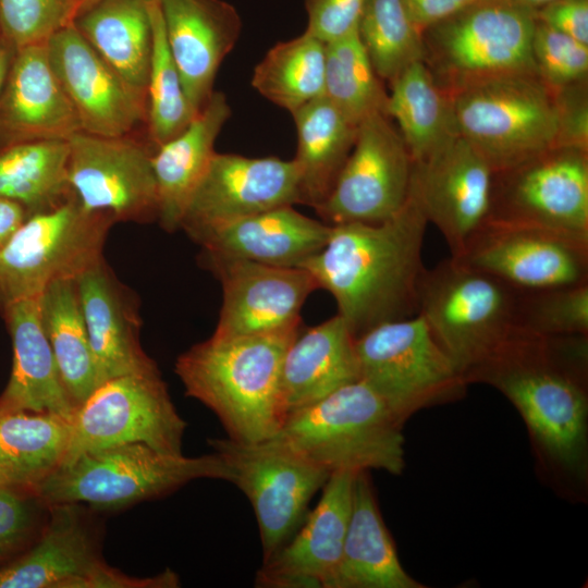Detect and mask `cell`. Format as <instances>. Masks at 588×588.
Instances as JSON below:
<instances>
[{
	"instance_id": "obj_44",
	"label": "cell",
	"mask_w": 588,
	"mask_h": 588,
	"mask_svg": "<svg viewBox=\"0 0 588 588\" xmlns=\"http://www.w3.org/2000/svg\"><path fill=\"white\" fill-rule=\"evenodd\" d=\"M48 512L49 505L36 494L0 487V564L37 538Z\"/></svg>"
},
{
	"instance_id": "obj_39",
	"label": "cell",
	"mask_w": 588,
	"mask_h": 588,
	"mask_svg": "<svg viewBox=\"0 0 588 588\" xmlns=\"http://www.w3.org/2000/svg\"><path fill=\"white\" fill-rule=\"evenodd\" d=\"M152 45L147 78V123L149 142L157 149L181 133L195 117L164 34L157 0L148 3Z\"/></svg>"
},
{
	"instance_id": "obj_6",
	"label": "cell",
	"mask_w": 588,
	"mask_h": 588,
	"mask_svg": "<svg viewBox=\"0 0 588 588\" xmlns=\"http://www.w3.org/2000/svg\"><path fill=\"white\" fill-rule=\"evenodd\" d=\"M451 98L458 134L493 172L556 147L555 93L537 72L479 81Z\"/></svg>"
},
{
	"instance_id": "obj_1",
	"label": "cell",
	"mask_w": 588,
	"mask_h": 588,
	"mask_svg": "<svg viewBox=\"0 0 588 588\" xmlns=\"http://www.w3.org/2000/svg\"><path fill=\"white\" fill-rule=\"evenodd\" d=\"M501 392L523 418L542 476L575 500L588 479V335L514 328L466 377Z\"/></svg>"
},
{
	"instance_id": "obj_36",
	"label": "cell",
	"mask_w": 588,
	"mask_h": 588,
	"mask_svg": "<svg viewBox=\"0 0 588 588\" xmlns=\"http://www.w3.org/2000/svg\"><path fill=\"white\" fill-rule=\"evenodd\" d=\"M68 163V139L0 148V198L20 204L29 217L63 205L74 196Z\"/></svg>"
},
{
	"instance_id": "obj_32",
	"label": "cell",
	"mask_w": 588,
	"mask_h": 588,
	"mask_svg": "<svg viewBox=\"0 0 588 588\" xmlns=\"http://www.w3.org/2000/svg\"><path fill=\"white\" fill-rule=\"evenodd\" d=\"M149 0H94L72 23L89 45L147 99L152 45Z\"/></svg>"
},
{
	"instance_id": "obj_43",
	"label": "cell",
	"mask_w": 588,
	"mask_h": 588,
	"mask_svg": "<svg viewBox=\"0 0 588 588\" xmlns=\"http://www.w3.org/2000/svg\"><path fill=\"white\" fill-rule=\"evenodd\" d=\"M531 47L537 73L551 88L586 82L588 45L536 20Z\"/></svg>"
},
{
	"instance_id": "obj_14",
	"label": "cell",
	"mask_w": 588,
	"mask_h": 588,
	"mask_svg": "<svg viewBox=\"0 0 588 588\" xmlns=\"http://www.w3.org/2000/svg\"><path fill=\"white\" fill-rule=\"evenodd\" d=\"M68 143L69 183L87 210L114 223L157 221L156 149L146 133L99 136L78 131Z\"/></svg>"
},
{
	"instance_id": "obj_8",
	"label": "cell",
	"mask_w": 588,
	"mask_h": 588,
	"mask_svg": "<svg viewBox=\"0 0 588 588\" xmlns=\"http://www.w3.org/2000/svg\"><path fill=\"white\" fill-rule=\"evenodd\" d=\"M516 294L517 289L452 256L425 269L417 314L465 381L514 329Z\"/></svg>"
},
{
	"instance_id": "obj_22",
	"label": "cell",
	"mask_w": 588,
	"mask_h": 588,
	"mask_svg": "<svg viewBox=\"0 0 588 588\" xmlns=\"http://www.w3.org/2000/svg\"><path fill=\"white\" fill-rule=\"evenodd\" d=\"M100 540L85 504H51L37 538L0 564V588H79L105 563Z\"/></svg>"
},
{
	"instance_id": "obj_10",
	"label": "cell",
	"mask_w": 588,
	"mask_h": 588,
	"mask_svg": "<svg viewBox=\"0 0 588 588\" xmlns=\"http://www.w3.org/2000/svg\"><path fill=\"white\" fill-rule=\"evenodd\" d=\"M73 196L63 205L28 217L0 249V315L21 299L39 297L53 281L75 279L102 256L112 225Z\"/></svg>"
},
{
	"instance_id": "obj_27",
	"label": "cell",
	"mask_w": 588,
	"mask_h": 588,
	"mask_svg": "<svg viewBox=\"0 0 588 588\" xmlns=\"http://www.w3.org/2000/svg\"><path fill=\"white\" fill-rule=\"evenodd\" d=\"M13 348L12 370L0 411L49 412L72 420L76 407L44 331L38 297L17 301L0 315Z\"/></svg>"
},
{
	"instance_id": "obj_50",
	"label": "cell",
	"mask_w": 588,
	"mask_h": 588,
	"mask_svg": "<svg viewBox=\"0 0 588 588\" xmlns=\"http://www.w3.org/2000/svg\"><path fill=\"white\" fill-rule=\"evenodd\" d=\"M14 51L8 44L0 38V94L14 54Z\"/></svg>"
},
{
	"instance_id": "obj_29",
	"label": "cell",
	"mask_w": 588,
	"mask_h": 588,
	"mask_svg": "<svg viewBox=\"0 0 588 588\" xmlns=\"http://www.w3.org/2000/svg\"><path fill=\"white\" fill-rule=\"evenodd\" d=\"M230 115L225 95L215 90L189 124L155 150L157 222L164 231L180 230L186 206L216 154V140Z\"/></svg>"
},
{
	"instance_id": "obj_45",
	"label": "cell",
	"mask_w": 588,
	"mask_h": 588,
	"mask_svg": "<svg viewBox=\"0 0 588 588\" xmlns=\"http://www.w3.org/2000/svg\"><path fill=\"white\" fill-rule=\"evenodd\" d=\"M367 0H305L306 32L323 42L332 41L358 28Z\"/></svg>"
},
{
	"instance_id": "obj_24",
	"label": "cell",
	"mask_w": 588,
	"mask_h": 588,
	"mask_svg": "<svg viewBox=\"0 0 588 588\" xmlns=\"http://www.w3.org/2000/svg\"><path fill=\"white\" fill-rule=\"evenodd\" d=\"M170 52L197 113L213 94L218 70L234 48L242 20L224 0H157Z\"/></svg>"
},
{
	"instance_id": "obj_18",
	"label": "cell",
	"mask_w": 588,
	"mask_h": 588,
	"mask_svg": "<svg viewBox=\"0 0 588 588\" xmlns=\"http://www.w3.org/2000/svg\"><path fill=\"white\" fill-rule=\"evenodd\" d=\"M47 52L81 131L99 136L147 134L146 97L125 82L72 22L48 39Z\"/></svg>"
},
{
	"instance_id": "obj_3",
	"label": "cell",
	"mask_w": 588,
	"mask_h": 588,
	"mask_svg": "<svg viewBox=\"0 0 588 588\" xmlns=\"http://www.w3.org/2000/svg\"><path fill=\"white\" fill-rule=\"evenodd\" d=\"M299 330L233 338L212 334L179 355L174 371L185 394L218 417L228 438L240 442L270 439L284 421L281 367Z\"/></svg>"
},
{
	"instance_id": "obj_16",
	"label": "cell",
	"mask_w": 588,
	"mask_h": 588,
	"mask_svg": "<svg viewBox=\"0 0 588 588\" xmlns=\"http://www.w3.org/2000/svg\"><path fill=\"white\" fill-rule=\"evenodd\" d=\"M452 257L517 290L588 282V241L534 226L486 220Z\"/></svg>"
},
{
	"instance_id": "obj_28",
	"label": "cell",
	"mask_w": 588,
	"mask_h": 588,
	"mask_svg": "<svg viewBox=\"0 0 588 588\" xmlns=\"http://www.w3.org/2000/svg\"><path fill=\"white\" fill-rule=\"evenodd\" d=\"M356 338L340 315L297 333L282 362L281 407L285 417L360 379Z\"/></svg>"
},
{
	"instance_id": "obj_20",
	"label": "cell",
	"mask_w": 588,
	"mask_h": 588,
	"mask_svg": "<svg viewBox=\"0 0 588 588\" xmlns=\"http://www.w3.org/2000/svg\"><path fill=\"white\" fill-rule=\"evenodd\" d=\"M492 177L488 162L460 134L413 163L409 196L445 238L451 256L488 219Z\"/></svg>"
},
{
	"instance_id": "obj_19",
	"label": "cell",
	"mask_w": 588,
	"mask_h": 588,
	"mask_svg": "<svg viewBox=\"0 0 588 588\" xmlns=\"http://www.w3.org/2000/svg\"><path fill=\"white\" fill-rule=\"evenodd\" d=\"M221 282L222 305L212 334L233 338L299 328L301 309L317 289L302 267H280L240 259L199 260Z\"/></svg>"
},
{
	"instance_id": "obj_30",
	"label": "cell",
	"mask_w": 588,
	"mask_h": 588,
	"mask_svg": "<svg viewBox=\"0 0 588 588\" xmlns=\"http://www.w3.org/2000/svg\"><path fill=\"white\" fill-rule=\"evenodd\" d=\"M403 567L367 470L354 481L340 562L327 588H422Z\"/></svg>"
},
{
	"instance_id": "obj_34",
	"label": "cell",
	"mask_w": 588,
	"mask_h": 588,
	"mask_svg": "<svg viewBox=\"0 0 588 588\" xmlns=\"http://www.w3.org/2000/svg\"><path fill=\"white\" fill-rule=\"evenodd\" d=\"M390 86L387 114L395 122L413 162L427 159L458 134L451 95L436 82L424 60L411 64Z\"/></svg>"
},
{
	"instance_id": "obj_15",
	"label": "cell",
	"mask_w": 588,
	"mask_h": 588,
	"mask_svg": "<svg viewBox=\"0 0 588 588\" xmlns=\"http://www.w3.org/2000/svg\"><path fill=\"white\" fill-rule=\"evenodd\" d=\"M413 163L391 118L375 113L358 124L348 158L315 210L330 225L389 220L407 201Z\"/></svg>"
},
{
	"instance_id": "obj_23",
	"label": "cell",
	"mask_w": 588,
	"mask_h": 588,
	"mask_svg": "<svg viewBox=\"0 0 588 588\" xmlns=\"http://www.w3.org/2000/svg\"><path fill=\"white\" fill-rule=\"evenodd\" d=\"M75 283L103 382L125 375L160 372L140 344L139 299L115 275L103 255L83 270Z\"/></svg>"
},
{
	"instance_id": "obj_5",
	"label": "cell",
	"mask_w": 588,
	"mask_h": 588,
	"mask_svg": "<svg viewBox=\"0 0 588 588\" xmlns=\"http://www.w3.org/2000/svg\"><path fill=\"white\" fill-rule=\"evenodd\" d=\"M197 479L230 481L231 473L216 452L187 457L134 442L86 451L65 461L36 495L47 505L82 503L109 511L164 497Z\"/></svg>"
},
{
	"instance_id": "obj_37",
	"label": "cell",
	"mask_w": 588,
	"mask_h": 588,
	"mask_svg": "<svg viewBox=\"0 0 588 588\" xmlns=\"http://www.w3.org/2000/svg\"><path fill=\"white\" fill-rule=\"evenodd\" d=\"M326 42L308 32L275 44L255 66L252 86L291 113L324 93Z\"/></svg>"
},
{
	"instance_id": "obj_47",
	"label": "cell",
	"mask_w": 588,
	"mask_h": 588,
	"mask_svg": "<svg viewBox=\"0 0 588 588\" xmlns=\"http://www.w3.org/2000/svg\"><path fill=\"white\" fill-rule=\"evenodd\" d=\"M536 20L588 45V0H553L535 10Z\"/></svg>"
},
{
	"instance_id": "obj_13",
	"label": "cell",
	"mask_w": 588,
	"mask_h": 588,
	"mask_svg": "<svg viewBox=\"0 0 588 588\" xmlns=\"http://www.w3.org/2000/svg\"><path fill=\"white\" fill-rule=\"evenodd\" d=\"M487 220L588 241V151L554 147L493 172Z\"/></svg>"
},
{
	"instance_id": "obj_7",
	"label": "cell",
	"mask_w": 588,
	"mask_h": 588,
	"mask_svg": "<svg viewBox=\"0 0 588 588\" xmlns=\"http://www.w3.org/2000/svg\"><path fill=\"white\" fill-rule=\"evenodd\" d=\"M535 10L510 0H477L422 32L424 62L450 95L469 84L537 72Z\"/></svg>"
},
{
	"instance_id": "obj_42",
	"label": "cell",
	"mask_w": 588,
	"mask_h": 588,
	"mask_svg": "<svg viewBox=\"0 0 588 588\" xmlns=\"http://www.w3.org/2000/svg\"><path fill=\"white\" fill-rule=\"evenodd\" d=\"M71 10L72 0H0V38L13 50L47 42Z\"/></svg>"
},
{
	"instance_id": "obj_52",
	"label": "cell",
	"mask_w": 588,
	"mask_h": 588,
	"mask_svg": "<svg viewBox=\"0 0 588 588\" xmlns=\"http://www.w3.org/2000/svg\"><path fill=\"white\" fill-rule=\"evenodd\" d=\"M93 1L94 0H72L71 22L78 12H81Z\"/></svg>"
},
{
	"instance_id": "obj_21",
	"label": "cell",
	"mask_w": 588,
	"mask_h": 588,
	"mask_svg": "<svg viewBox=\"0 0 588 588\" xmlns=\"http://www.w3.org/2000/svg\"><path fill=\"white\" fill-rule=\"evenodd\" d=\"M357 473L334 471L301 529L256 574L257 587L327 588L340 562L350 523Z\"/></svg>"
},
{
	"instance_id": "obj_35",
	"label": "cell",
	"mask_w": 588,
	"mask_h": 588,
	"mask_svg": "<svg viewBox=\"0 0 588 588\" xmlns=\"http://www.w3.org/2000/svg\"><path fill=\"white\" fill-rule=\"evenodd\" d=\"M39 314L63 384L77 408L102 382L81 308L75 279L51 282Z\"/></svg>"
},
{
	"instance_id": "obj_40",
	"label": "cell",
	"mask_w": 588,
	"mask_h": 588,
	"mask_svg": "<svg viewBox=\"0 0 588 588\" xmlns=\"http://www.w3.org/2000/svg\"><path fill=\"white\" fill-rule=\"evenodd\" d=\"M358 34L376 73L389 84L424 60L422 32L401 0H367Z\"/></svg>"
},
{
	"instance_id": "obj_4",
	"label": "cell",
	"mask_w": 588,
	"mask_h": 588,
	"mask_svg": "<svg viewBox=\"0 0 588 588\" xmlns=\"http://www.w3.org/2000/svg\"><path fill=\"white\" fill-rule=\"evenodd\" d=\"M403 422L364 380L289 414L277 436L330 473L405 466Z\"/></svg>"
},
{
	"instance_id": "obj_33",
	"label": "cell",
	"mask_w": 588,
	"mask_h": 588,
	"mask_svg": "<svg viewBox=\"0 0 588 588\" xmlns=\"http://www.w3.org/2000/svg\"><path fill=\"white\" fill-rule=\"evenodd\" d=\"M297 131L301 204L316 208L331 192L351 150L358 125L324 95L291 113Z\"/></svg>"
},
{
	"instance_id": "obj_41",
	"label": "cell",
	"mask_w": 588,
	"mask_h": 588,
	"mask_svg": "<svg viewBox=\"0 0 588 588\" xmlns=\"http://www.w3.org/2000/svg\"><path fill=\"white\" fill-rule=\"evenodd\" d=\"M514 328L543 335H588V282L517 290Z\"/></svg>"
},
{
	"instance_id": "obj_12",
	"label": "cell",
	"mask_w": 588,
	"mask_h": 588,
	"mask_svg": "<svg viewBox=\"0 0 588 588\" xmlns=\"http://www.w3.org/2000/svg\"><path fill=\"white\" fill-rule=\"evenodd\" d=\"M185 429L161 372L111 378L76 408L63 463L86 451L134 442L181 455Z\"/></svg>"
},
{
	"instance_id": "obj_46",
	"label": "cell",
	"mask_w": 588,
	"mask_h": 588,
	"mask_svg": "<svg viewBox=\"0 0 588 588\" xmlns=\"http://www.w3.org/2000/svg\"><path fill=\"white\" fill-rule=\"evenodd\" d=\"M586 82L554 89L558 109L556 147L588 151V98Z\"/></svg>"
},
{
	"instance_id": "obj_31",
	"label": "cell",
	"mask_w": 588,
	"mask_h": 588,
	"mask_svg": "<svg viewBox=\"0 0 588 588\" xmlns=\"http://www.w3.org/2000/svg\"><path fill=\"white\" fill-rule=\"evenodd\" d=\"M71 420L49 412L0 411V487L36 494L63 463Z\"/></svg>"
},
{
	"instance_id": "obj_25",
	"label": "cell",
	"mask_w": 588,
	"mask_h": 588,
	"mask_svg": "<svg viewBox=\"0 0 588 588\" xmlns=\"http://www.w3.org/2000/svg\"><path fill=\"white\" fill-rule=\"evenodd\" d=\"M78 131L77 117L51 66L47 42L15 50L0 94V148L68 139Z\"/></svg>"
},
{
	"instance_id": "obj_48",
	"label": "cell",
	"mask_w": 588,
	"mask_h": 588,
	"mask_svg": "<svg viewBox=\"0 0 588 588\" xmlns=\"http://www.w3.org/2000/svg\"><path fill=\"white\" fill-rule=\"evenodd\" d=\"M407 13L424 32L477 0H401Z\"/></svg>"
},
{
	"instance_id": "obj_17",
	"label": "cell",
	"mask_w": 588,
	"mask_h": 588,
	"mask_svg": "<svg viewBox=\"0 0 588 588\" xmlns=\"http://www.w3.org/2000/svg\"><path fill=\"white\" fill-rule=\"evenodd\" d=\"M301 204L295 161L216 151L184 211L191 238L277 207Z\"/></svg>"
},
{
	"instance_id": "obj_38",
	"label": "cell",
	"mask_w": 588,
	"mask_h": 588,
	"mask_svg": "<svg viewBox=\"0 0 588 588\" xmlns=\"http://www.w3.org/2000/svg\"><path fill=\"white\" fill-rule=\"evenodd\" d=\"M323 95L353 123L381 112L388 94L359 38L358 28L326 44Z\"/></svg>"
},
{
	"instance_id": "obj_9",
	"label": "cell",
	"mask_w": 588,
	"mask_h": 588,
	"mask_svg": "<svg viewBox=\"0 0 588 588\" xmlns=\"http://www.w3.org/2000/svg\"><path fill=\"white\" fill-rule=\"evenodd\" d=\"M355 347L360 379L403 424L421 408L461 397L467 385L419 314L369 329Z\"/></svg>"
},
{
	"instance_id": "obj_51",
	"label": "cell",
	"mask_w": 588,
	"mask_h": 588,
	"mask_svg": "<svg viewBox=\"0 0 588 588\" xmlns=\"http://www.w3.org/2000/svg\"><path fill=\"white\" fill-rule=\"evenodd\" d=\"M510 1L536 10L553 0H510Z\"/></svg>"
},
{
	"instance_id": "obj_11",
	"label": "cell",
	"mask_w": 588,
	"mask_h": 588,
	"mask_svg": "<svg viewBox=\"0 0 588 588\" xmlns=\"http://www.w3.org/2000/svg\"><path fill=\"white\" fill-rule=\"evenodd\" d=\"M231 473L230 482L253 506L264 560L286 543L303 524L313 497L331 473L275 436L257 442L208 440Z\"/></svg>"
},
{
	"instance_id": "obj_26",
	"label": "cell",
	"mask_w": 588,
	"mask_h": 588,
	"mask_svg": "<svg viewBox=\"0 0 588 588\" xmlns=\"http://www.w3.org/2000/svg\"><path fill=\"white\" fill-rule=\"evenodd\" d=\"M331 225L304 216L293 205L266 210L192 240L199 260L240 259L280 267H298L326 245Z\"/></svg>"
},
{
	"instance_id": "obj_49",
	"label": "cell",
	"mask_w": 588,
	"mask_h": 588,
	"mask_svg": "<svg viewBox=\"0 0 588 588\" xmlns=\"http://www.w3.org/2000/svg\"><path fill=\"white\" fill-rule=\"evenodd\" d=\"M28 217L20 204L0 198V249L8 244Z\"/></svg>"
},
{
	"instance_id": "obj_2",
	"label": "cell",
	"mask_w": 588,
	"mask_h": 588,
	"mask_svg": "<svg viewBox=\"0 0 588 588\" xmlns=\"http://www.w3.org/2000/svg\"><path fill=\"white\" fill-rule=\"evenodd\" d=\"M427 224L408 194L389 220L331 225L322 249L298 267L332 294L338 315L357 338L380 323L417 314Z\"/></svg>"
}]
</instances>
